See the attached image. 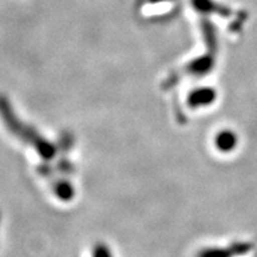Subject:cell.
Masks as SVG:
<instances>
[{"instance_id":"obj_1","label":"cell","mask_w":257,"mask_h":257,"mask_svg":"<svg viewBox=\"0 0 257 257\" xmlns=\"http://www.w3.org/2000/svg\"><path fill=\"white\" fill-rule=\"evenodd\" d=\"M252 249V244L249 242H236L230 246H211L199 250L195 257H236L243 256Z\"/></svg>"},{"instance_id":"obj_2","label":"cell","mask_w":257,"mask_h":257,"mask_svg":"<svg viewBox=\"0 0 257 257\" xmlns=\"http://www.w3.org/2000/svg\"><path fill=\"white\" fill-rule=\"evenodd\" d=\"M217 91L210 86L198 87L188 94L187 105L191 108H204L208 107L217 100Z\"/></svg>"},{"instance_id":"obj_5","label":"cell","mask_w":257,"mask_h":257,"mask_svg":"<svg viewBox=\"0 0 257 257\" xmlns=\"http://www.w3.org/2000/svg\"><path fill=\"white\" fill-rule=\"evenodd\" d=\"M92 257H114L112 253L110 246L106 245L104 243H99L93 248Z\"/></svg>"},{"instance_id":"obj_4","label":"cell","mask_w":257,"mask_h":257,"mask_svg":"<svg viewBox=\"0 0 257 257\" xmlns=\"http://www.w3.org/2000/svg\"><path fill=\"white\" fill-rule=\"evenodd\" d=\"M214 57L211 54L199 56L197 59L191 61L186 67L188 74L195 76V78H202V76L210 74L214 69Z\"/></svg>"},{"instance_id":"obj_3","label":"cell","mask_w":257,"mask_h":257,"mask_svg":"<svg viewBox=\"0 0 257 257\" xmlns=\"http://www.w3.org/2000/svg\"><path fill=\"white\" fill-rule=\"evenodd\" d=\"M214 147L221 154L232 153L239 143V137L232 128H221L214 136Z\"/></svg>"}]
</instances>
